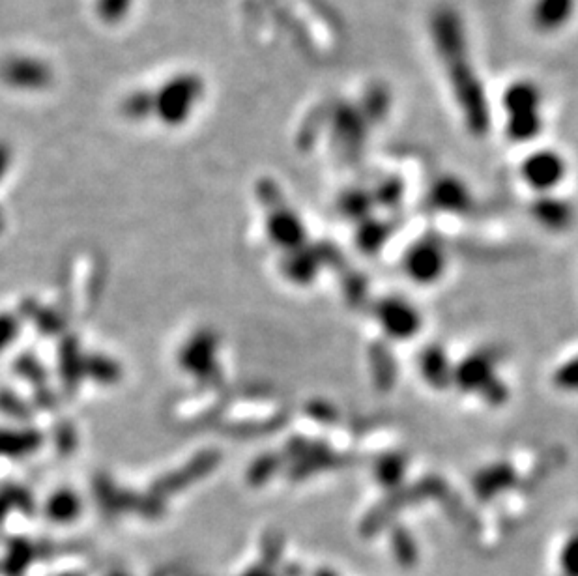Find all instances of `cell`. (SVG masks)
Segmentation results:
<instances>
[{
  "label": "cell",
  "mask_w": 578,
  "mask_h": 576,
  "mask_svg": "<svg viewBox=\"0 0 578 576\" xmlns=\"http://www.w3.org/2000/svg\"><path fill=\"white\" fill-rule=\"evenodd\" d=\"M128 4H130V0H102L100 6H102L103 17H107V19L120 17L128 10Z\"/></svg>",
  "instance_id": "13"
},
{
  "label": "cell",
  "mask_w": 578,
  "mask_h": 576,
  "mask_svg": "<svg viewBox=\"0 0 578 576\" xmlns=\"http://www.w3.org/2000/svg\"><path fill=\"white\" fill-rule=\"evenodd\" d=\"M124 113L133 120H141L145 116L152 115L154 113V94H146V92L131 94L124 103Z\"/></svg>",
  "instance_id": "10"
},
{
  "label": "cell",
  "mask_w": 578,
  "mask_h": 576,
  "mask_svg": "<svg viewBox=\"0 0 578 576\" xmlns=\"http://www.w3.org/2000/svg\"><path fill=\"white\" fill-rule=\"evenodd\" d=\"M521 174L528 188L539 193H549L550 189L556 188L564 180V161L550 150H541L522 163Z\"/></svg>",
  "instance_id": "4"
},
{
  "label": "cell",
  "mask_w": 578,
  "mask_h": 576,
  "mask_svg": "<svg viewBox=\"0 0 578 576\" xmlns=\"http://www.w3.org/2000/svg\"><path fill=\"white\" fill-rule=\"evenodd\" d=\"M12 320L14 318L0 317V348L14 337L15 328Z\"/></svg>",
  "instance_id": "14"
},
{
  "label": "cell",
  "mask_w": 578,
  "mask_h": 576,
  "mask_svg": "<svg viewBox=\"0 0 578 576\" xmlns=\"http://www.w3.org/2000/svg\"><path fill=\"white\" fill-rule=\"evenodd\" d=\"M270 229H272V236L279 244H289L294 247L298 244L304 236V229L300 225V221L296 217L289 214V212H279L275 214L274 219L270 221Z\"/></svg>",
  "instance_id": "9"
},
{
  "label": "cell",
  "mask_w": 578,
  "mask_h": 576,
  "mask_svg": "<svg viewBox=\"0 0 578 576\" xmlns=\"http://www.w3.org/2000/svg\"><path fill=\"white\" fill-rule=\"evenodd\" d=\"M8 161H10V154H8V148H6L4 144L0 143V178H2V174L6 173Z\"/></svg>",
  "instance_id": "15"
},
{
  "label": "cell",
  "mask_w": 578,
  "mask_h": 576,
  "mask_svg": "<svg viewBox=\"0 0 578 576\" xmlns=\"http://www.w3.org/2000/svg\"><path fill=\"white\" fill-rule=\"evenodd\" d=\"M405 274L420 285H433L448 268V253L436 242H418L406 251Z\"/></svg>",
  "instance_id": "3"
},
{
  "label": "cell",
  "mask_w": 578,
  "mask_h": 576,
  "mask_svg": "<svg viewBox=\"0 0 578 576\" xmlns=\"http://www.w3.org/2000/svg\"><path fill=\"white\" fill-rule=\"evenodd\" d=\"M569 12V0H537L534 8V23L539 29L558 27Z\"/></svg>",
  "instance_id": "8"
},
{
  "label": "cell",
  "mask_w": 578,
  "mask_h": 576,
  "mask_svg": "<svg viewBox=\"0 0 578 576\" xmlns=\"http://www.w3.org/2000/svg\"><path fill=\"white\" fill-rule=\"evenodd\" d=\"M203 90L201 77L193 73L174 75L154 94V115L167 126L184 124L201 100Z\"/></svg>",
  "instance_id": "1"
},
{
  "label": "cell",
  "mask_w": 578,
  "mask_h": 576,
  "mask_svg": "<svg viewBox=\"0 0 578 576\" xmlns=\"http://www.w3.org/2000/svg\"><path fill=\"white\" fill-rule=\"evenodd\" d=\"M0 77L15 88L40 90L51 83V70L38 58L14 57L2 64Z\"/></svg>",
  "instance_id": "5"
},
{
  "label": "cell",
  "mask_w": 578,
  "mask_h": 576,
  "mask_svg": "<svg viewBox=\"0 0 578 576\" xmlns=\"http://www.w3.org/2000/svg\"><path fill=\"white\" fill-rule=\"evenodd\" d=\"M507 111H509V133L515 139L526 141L539 131V92L530 83H519L509 88L506 94Z\"/></svg>",
  "instance_id": "2"
},
{
  "label": "cell",
  "mask_w": 578,
  "mask_h": 576,
  "mask_svg": "<svg viewBox=\"0 0 578 576\" xmlns=\"http://www.w3.org/2000/svg\"><path fill=\"white\" fill-rule=\"evenodd\" d=\"M380 324L395 339H408L420 330L418 311L405 300H390L380 307Z\"/></svg>",
  "instance_id": "6"
},
{
  "label": "cell",
  "mask_w": 578,
  "mask_h": 576,
  "mask_svg": "<svg viewBox=\"0 0 578 576\" xmlns=\"http://www.w3.org/2000/svg\"><path fill=\"white\" fill-rule=\"evenodd\" d=\"M51 517L57 520H70L77 513V498L70 492H60L51 498L49 504Z\"/></svg>",
  "instance_id": "11"
},
{
  "label": "cell",
  "mask_w": 578,
  "mask_h": 576,
  "mask_svg": "<svg viewBox=\"0 0 578 576\" xmlns=\"http://www.w3.org/2000/svg\"><path fill=\"white\" fill-rule=\"evenodd\" d=\"M558 382H560L564 388L578 389V358L569 361V363L565 365L564 369L560 371V375H558Z\"/></svg>",
  "instance_id": "12"
},
{
  "label": "cell",
  "mask_w": 578,
  "mask_h": 576,
  "mask_svg": "<svg viewBox=\"0 0 578 576\" xmlns=\"http://www.w3.org/2000/svg\"><path fill=\"white\" fill-rule=\"evenodd\" d=\"M537 221L550 231H564L569 227L573 214L567 204H560L556 199H541L534 208Z\"/></svg>",
  "instance_id": "7"
}]
</instances>
